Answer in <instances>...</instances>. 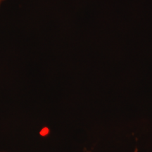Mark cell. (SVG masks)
I'll use <instances>...</instances> for the list:
<instances>
[{"label": "cell", "instance_id": "obj_1", "mask_svg": "<svg viewBox=\"0 0 152 152\" xmlns=\"http://www.w3.org/2000/svg\"><path fill=\"white\" fill-rule=\"evenodd\" d=\"M135 152H137V151H135Z\"/></svg>", "mask_w": 152, "mask_h": 152}]
</instances>
